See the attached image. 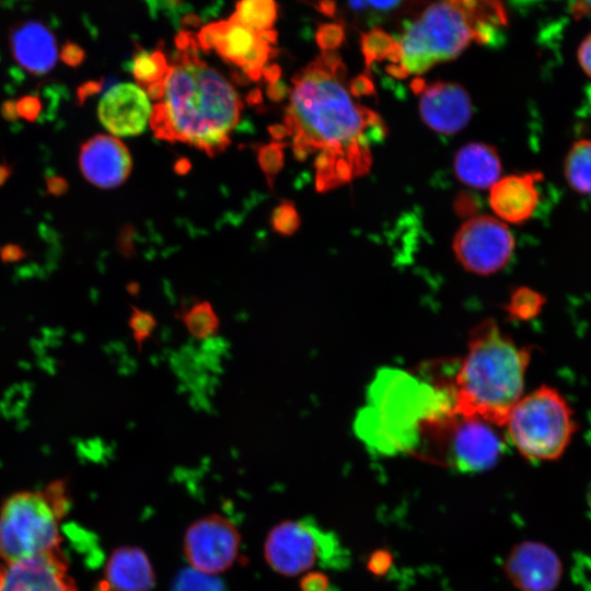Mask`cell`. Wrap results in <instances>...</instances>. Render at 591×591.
<instances>
[{
  "label": "cell",
  "instance_id": "30bf717a",
  "mask_svg": "<svg viewBox=\"0 0 591 591\" xmlns=\"http://www.w3.org/2000/svg\"><path fill=\"white\" fill-rule=\"evenodd\" d=\"M201 50H215L224 61L258 80L276 53L277 32L255 31L233 18L205 25L196 35Z\"/></svg>",
  "mask_w": 591,
  "mask_h": 591
},
{
  "label": "cell",
  "instance_id": "6da1fadb",
  "mask_svg": "<svg viewBox=\"0 0 591 591\" xmlns=\"http://www.w3.org/2000/svg\"><path fill=\"white\" fill-rule=\"evenodd\" d=\"M285 127L300 161L315 155V187L327 192L369 173L372 147L386 128L378 113L355 102L338 54L323 51L298 71L289 89Z\"/></svg>",
  "mask_w": 591,
  "mask_h": 591
},
{
  "label": "cell",
  "instance_id": "2e32d148",
  "mask_svg": "<svg viewBox=\"0 0 591 591\" xmlns=\"http://www.w3.org/2000/svg\"><path fill=\"white\" fill-rule=\"evenodd\" d=\"M80 171L91 184L100 188L121 185L132 167L126 146L115 137L96 135L80 147Z\"/></svg>",
  "mask_w": 591,
  "mask_h": 591
},
{
  "label": "cell",
  "instance_id": "484cf974",
  "mask_svg": "<svg viewBox=\"0 0 591 591\" xmlns=\"http://www.w3.org/2000/svg\"><path fill=\"white\" fill-rule=\"evenodd\" d=\"M361 47L368 66L385 59L399 61L398 42L382 30H372L363 34Z\"/></svg>",
  "mask_w": 591,
  "mask_h": 591
},
{
  "label": "cell",
  "instance_id": "9a60e30c",
  "mask_svg": "<svg viewBox=\"0 0 591 591\" xmlns=\"http://www.w3.org/2000/svg\"><path fill=\"white\" fill-rule=\"evenodd\" d=\"M151 111L150 99L143 89L126 82L106 91L99 103L97 115L111 134L127 137L146 130Z\"/></svg>",
  "mask_w": 591,
  "mask_h": 591
},
{
  "label": "cell",
  "instance_id": "7a4b0ae2",
  "mask_svg": "<svg viewBox=\"0 0 591 591\" xmlns=\"http://www.w3.org/2000/svg\"><path fill=\"white\" fill-rule=\"evenodd\" d=\"M175 46L163 95L152 106L150 126L159 139L189 143L213 157L230 144L242 111L241 99L234 86L200 58L196 36L181 32Z\"/></svg>",
  "mask_w": 591,
  "mask_h": 591
},
{
  "label": "cell",
  "instance_id": "60d3db41",
  "mask_svg": "<svg viewBox=\"0 0 591 591\" xmlns=\"http://www.w3.org/2000/svg\"><path fill=\"white\" fill-rule=\"evenodd\" d=\"M288 90L289 89L283 83L276 81L274 83H269L268 95L271 100L279 101L285 96Z\"/></svg>",
  "mask_w": 591,
  "mask_h": 591
},
{
  "label": "cell",
  "instance_id": "277c9868",
  "mask_svg": "<svg viewBox=\"0 0 591 591\" xmlns=\"http://www.w3.org/2000/svg\"><path fill=\"white\" fill-rule=\"evenodd\" d=\"M531 350L519 346L493 320L471 332L467 351L457 361L453 376L455 409L497 427L523 396Z\"/></svg>",
  "mask_w": 591,
  "mask_h": 591
},
{
  "label": "cell",
  "instance_id": "9c48e42d",
  "mask_svg": "<svg viewBox=\"0 0 591 591\" xmlns=\"http://www.w3.org/2000/svg\"><path fill=\"white\" fill-rule=\"evenodd\" d=\"M264 558L275 572L286 577L311 571L316 564L341 568L348 559L332 532L306 519L283 520L273 526L264 543Z\"/></svg>",
  "mask_w": 591,
  "mask_h": 591
},
{
  "label": "cell",
  "instance_id": "d4e9b609",
  "mask_svg": "<svg viewBox=\"0 0 591 591\" xmlns=\"http://www.w3.org/2000/svg\"><path fill=\"white\" fill-rule=\"evenodd\" d=\"M170 65L165 55L160 50L139 49L131 61V73L139 84L146 89L152 84L163 82Z\"/></svg>",
  "mask_w": 591,
  "mask_h": 591
},
{
  "label": "cell",
  "instance_id": "f546056e",
  "mask_svg": "<svg viewBox=\"0 0 591 591\" xmlns=\"http://www.w3.org/2000/svg\"><path fill=\"white\" fill-rule=\"evenodd\" d=\"M271 224L280 234H293L300 225V217L293 204L283 201L277 206L271 215Z\"/></svg>",
  "mask_w": 591,
  "mask_h": 591
},
{
  "label": "cell",
  "instance_id": "7c38bea8",
  "mask_svg": "<svg viewBox=\"0 0 591 591\" xmlns=\"http://www.w3.org/2000/svg\"><path fill=\"white\" fill-rule=\"evenodd\" d=\"M241 545L237 528L225 517L211 513L190 523L183 538V551L190 567L206 575L228 570Z\"/></svg>",
  "mask_w": 591,
  "mask_h": 591
},
{
  "label": "cell",
  "instance_id": "4dcf8cb0",
  "mask_svg": "<svg viewBox=\"0 0 591 591\" xmlns=\"http://www.w3.org/2000/svg\"><path fill=\"white\" fill-rule=\"evenodd\" d=\"M283 144L273 142L259 150L258 162L269 184L283 164Z\"/></svg>",
  "mask_w": 591,
  "mask_h": 591
},
{
  "label": "cell",
  "instance_id": "1f68e13d",
  "mask_svg": "<svg viewBox=\"0 0 591 591\" xmlns=\"http://www.w3.org/2000/svg\"><path fill=\"white\" fill-rule=\"evenodd\" d=\"M316 42L323 51H333L343 42V28L337 24H324L316 33Z\"/></svg>",
  "mask_w": 591,
  "mask_h": 591
},
{
  "label": "cell",
  "instance_id": "7402d4cb",
  "mask_svg": "<svg viewBox=\"0 0 591 591\" xmlns=\"http://www.w3.org/2000/svg\"><path fill=\"white\" fill-rule=\"evenodd\" d=\"M187 333L197 340L215 337L220 329V318L210 301L196 300L176 313Z\"/></svg>",
  "mask_w": 591,
  "mask_h": 591
},
{
  "label": "cell",
  "instance_id": "5bb4252c",
  "mask_svg": "<svg viewBox=\"0 0 591 591\" xmlns=\"http://www.w3.org/2000/svg\"><path fill=\"white\" fill-rule=\"evenodd\" d=\"M0 591H79L60 548L8 565Z\"/></svg>",
  "mask_w": 591,
  "mask_h": 591
},
{
  "label": "cell",
  "instance_id": "8d00e7d4",
  "mask_svg": "<svg viewBox=\"0 0 591 591\" xmlns=\"http://www.w3.org/2000/svg\"><path fill=\"white\" fill-rule=\"evenodd\" d=\"M577 57L581 69L591 78V33L580 43Z\"/></svg>",
  "mask_w": 591,
  "mask_h": 591
},
{
  "label": "cell",
  "instance_id": "836d02e7",
  "mask_svg": "<svg viewBox=\"0 0 591 591\" xmlns=\"http://www.w3.org/2000/svg\"><path fill=\"white\" fill-rule=\"evenodd\" d=\"M14 116H20L27 120H34L40 112V102L35 96H24L18 102H12Z\"/></svg>",
  "mask_w": 591,
  "mask_h": 591
},
{
  "label": "cell",
  "instance_id": "ffe728a7",
  "mask_svg": "<svg viewBox=\"0 0 591 591\" xmlns=\"http://www.w3.org/2000/svg\"><path fill=\"white\" fill-rule=\"evenodd\" d=\"M542 178V173L530 172L497 181L490 189V207L503 221L515 224L525 222L537 207L540 195L536 184Z\"/></svg>",
  "mask_w": 591,
  "mask_h": 591
},
{
  "label": "cell",
  "instance_id": "d590c367",
  "mask_svg": "<svg viewBox=\"0 0 591 591\" xmlns=\"http://www.w3.org/2000/svg\"><path fill=\"white\" fill-rule=\"evenodd\" d=\"M61 59L68 66H79L84 59V51L73 43H66L60 53Z\"/></svg>",
  "mask_w": 591,
  "mask_h": 591
},
{
  "label": "cell",
  "instance_id": "b9f144b4",
  "mask_svg": "<svg viewBox=\"0 0 591 591\" xmlns=\"http://www.w3.org/2000/svg\"><path fill=\"white\" fill-rule=\"evenodd\" d=\"M100 85L101 83L99 82H90L85 85H82L79 92V96L81 97V101H83L86 96L97 92Z\"/></svg>",
  "mask_w": 591,
  "mask_h": 591
},
{
  "label": "cell",
  "instance_id": "4fadbf2b",
  "mask_svg": "<svg viewBox=\"0 0 591 591\" xmlns=\"http://www.w3.org/2000/svg\"><path fill=\"white\" fill-rule=\"evenodd\" d=\"M503 569L519 591H554L563 576V563L556 552L542 542L530 540L510 549Z\"/></svg>",
  "mask_w": 591,
  "mask_h": 591
},
{
  "label": "cell",
  "instance_id": "4316f807",
  "mask_svg": "<svg viewBox=\"0 0 591 591\" xmlns=\"http://www.w3.org/2000/svg\"><path fill=\"white\" fill-rule=\"evenodd\" d=\"M170 591H225V588L218 578L192 568L176 576Z\"/></svg>",
  "mask_w": 591,
  "mask_h": 591
},
{
  "label": "cell",
  "instance_id": "44dd1931",
  "mask_svg": "<svg viewBox=\"0 0 591 591\" xmlns=\"http://www.w3.org/2000/svg\"><path fill=\"white\" fill-rule=\"evenodd\" d=\"M454 170L457 178L465 185L488 188L498 181L501 162L493 146L473 142L457 151Z\"/></svg>",
  "mask_w": 591,
  "mask_h": 591
},
{
  "label": "cell",
  "instance_id": "cb8c5ba5",
  "mask_svg": "<svg viewBox=\"0 0 591 591\" xmlns=\"http://www.w3.org/2000/svg\"><path fill=\"white\" fill-rule=\"evenodd\" d=\"M275 0H239L231 14L236 22L255 31H269L277 20Z\"/></svg>",
  "mask_w": 591,
  "mask_h": 591
},
{
  "label": "cell",
  "instance_id": "d6986e66",
  "mask_svg": "<svg viewBox=\"0 0 591 591\" xmlns=\"http://www.w3.org/2000/svg\"><path fill=\"white\" fill-rule=\"evenodd\" d=\"M157 578L147 553L137 546H121L113 551L96 591H152Z\"/></svg>",
  "mask_w": 591,
  "mask_h": 591
},
{
  "label": "cell",
  "instance_id": "5b68a950",
  "mask_svg": "<svg viewBox=\"0 0 591 591\" xmlns=\"http://www.w3.org/2000/svg\"><path fill=\"white\" fill-rule=\"evenodd\" d=\"M500 0H437L404 23L394 74H421L457 57L472 42L488 44L507 25Z\"/></svg>",
  "mask_w": 591,
  "mask_h": 591
},
{
  "label": "cell",
  "instance_id": "bcb514c9",
  "mask_svg": "<svg viewBox=\"0 0 591 591\" xmlns=\"http://www.w3.org/2000/svg\"><path fill=\"white\" fill-rule=\"evenodd\" d=\"M5 570H7V567H4V566H2V564H0V588H1L3 579H4Z\"/></svg>",
  "mask_w": 591,
  "mask_h": 591
},
{
  "label": "cell",
  "instance_id": "603a6c76",
  "mask_svg": "<svg viewBox=\"0 0 591 591\" xmlns=\"http://www.w3.org/2000/svg\"><path fill=\"white\" fill-rule=\"evenodd\" d=\"M564 175L571 189L591 195V139L572 143L564 160Z\"/></svg>",
  "mask_w": 591,
  "mask_h": 591
},
{
  "label": "cell",
  "instance_id": "f1b7e54d",
  "mask_svg": "<svg viewBox=\"0 0 591 591\" xmlns=\"http://www.w3.org/2000/svg\"><path fill=\"white\" fill-rule=\"evenodd\" d=\"M544 303L543 296L529 289L519 288L511 297L509 311L520 318H529L541 311Z\"/></svg>",
  "mask_w": 591,
  "mask_h": 591
},
{
  "label": "cell",
  "instance_id": "e0dca14e",
  "mask_svg": "<svg viewBox=\"0 0 591 591\" xmlns=\"http://www.w3.org/2000/svg\"><path fill=\"white\" fill-rule=\"evenodd\" d=\"M421 119L431 129L443 135L460 131L470 121L472 103L460 84L434 82L419 91Z\"/></svg>",
  "mask_w": 591,
  "mask_h": 591
},
{
  "label": "cell",
  "instance_id": "f6af8a7d",
  "mask_svg": "<svg viewBox=\"0 0 591 591\" xmlns=\"http://www.w3.org/2000/svg\"><path fill=\"white\" fill-rule=\"evenodd\" d=\"M587 503L591 512V483L589 484L588 489H587Z\"/></svg>",
  "mask_w": 591,
  "mask_h": 591
},
{
  "label": "cell",
  "instance_id": "7bdbcfd3",
  "mask_svg": "<svg viewBox=\"0 0 591 591\" xmlns=\"http://www.w3.org/2000/svg\"><path fill=\"white\" fill-rule=\"evenodd\" d=\"M269 130L276 139H282L283 137L288 136V131L285 125L273 126L269 128Z\"/></svg>",
  "mask_w": 591,
  "mask_h": 591
},
{
  "label": "cell",
  "instance_id": "74e56055",
  "mask_svg": "<svg viewBox=\"0 0 591 591\" xmlns=\"http://www.w3.org/2000/svg\"><path fill=\"white\" fill-rule=\"evenodd\" d=\"M349 89L352 95L360 96L363 94H369L374 91L373 84L367 76L356 77L351 83H349Z\"/></svg>",
  "mask_w": 591,
  "mask_h": 591
},
{
  "label": "cell",
  "instance_id": "3957f363",
  "mask_svg": "<svg viewBox=\"0 0 591 591\" xmlns=\"http://www.w3.org/2000/svg\"><path fill=\"white\" fill-rule=\"evenodd\" d=\"M453 413L452 375L444 368L431 363L417 374L384 369L369 389L357 431L381 453L413 454L424 432Z\"/></svg>",
  "mask_w": 591,
  "mask_h": 591
},
{
  "label": "cell",
  "instance_id": "ee69618b",
  "mask_svg": "<svg viewBox=\"0 0 591 591\" xmlns=\"http://www.w3.org/2000/svg\"><path fill=\"white\" fill-rule=\"evenodd\" d=\"M189 169V163L187 161L181 160L176 163L175 170L178 173H184Z\"/></svg>",
  "mask_w": 591,
  "mask_h": 591
},
{
  "label": "cell",
  "instance_id": "52a82bcc",
  "mask_svg": "<svg viewBox=\"0 0 591 591\" xmlns=\"http://www.w3.org/2000/svg\"><path fill=\"white\" fill-rule=\"evenodd\" d=\"M503 426L520 454L531 461L557 460L577 430L569 403L559 391L547 385L522 396Z\"/></svg>",
  "mask_w": 591,
  "mask_h": 591
},
{
  "label": "cell",
  "instance_id": "f35d334b",
  "mask_svg": "<svg viewBox=\"0 0 591 591\" xmlns=\"http://www.w3.org/2000/svg\"><path fill=\"white\" fill-rule=\"evenodd\" d=\"M363 9L372 8L378 12H389L403 3V0H361Z\"/></svg>",
  "mask_w": 591,
  "mask_h": 591
},
{
  "label": "cell",
  "instance_id": "e575fe53",
  "mask_svg": "<svg viewBox=\"0 0 591 591\" xmlns=\"http://www.w3.org/2000/svg\"><path fill=\"white\" fill-rule=\"evenodd\" d=\"M392 555L385 549L373 552L368 560V569L374 575L385 573L392 565Z\"/></svg>",
  "mask_w": 591,
  "mask_h": 591
},
{
  "label": "cell",
  "instance_id": "ab89813d",
  "mask_svg": "<svg viewBox=\"0 0 591 591\" xmlns=\"http://www.w3.org/2000/svg\"><path fill=\"white\" fill-rule=\"evenodd\" d=\"M571 10L576 19L591 14V0H576Z\"/></svg>",
  "mask_w": 591,
  "mask_h": 591
},
{
  "label": "cell",
  "instance_id": "8992f818",
  "mask_svg": "<svg viewBox=\"0 0 591 591\" xmlns=\"http://www.w3.org/2000/svg\"><path fill=\"white\" fill-rule=\"evenodd\" d=\"M69 505L61 479L7 497L0 508V559L10 565L60 548L59 523Z\"/></svg>",
  "mask_w": 591,
  "mask_h": 591
},
{
  "label": "cell",
  "instance_id": "d6a6232c",
  "mask_svg": "<svg viewBox=\"0 0 591 591\" xmlns=\"http://www.w3.org/2000/svg\"><path fill=\"white\" fill-rule=\"evenodd\" d=\"M301 591H331L329 578L321 571H308L300 580Z\"/></svg>",
  "mask_w": 591,
  "mask_h": 591
},
{
  "label": "cell",
  "instance_id": "8fae6325",
  "mask_svg": "<svg viewBox=\"0 0 591 591\" xmlns=\"http://www.w3.org/2000/svg\"><path fill=\"white\" fill-rule=\"evenodd\" d=\"M514 250L509 228L491 216L474 217L464 222L453 240L457 260L468 271L490 275L503 268Z\"/></svg>",
  "mask_w": 591,
  "mask_h": 591
},
{
  "label": "cell",
  "instance_id": "ba28073f",
  "mask_svg": "<svg viewBox=\"0 0 591 591\" xmlns=\"http://www.w3.org/2000/svg\"><path fill=\"white\" fill-rule=\"evenodd\" d=\"M495 427L484 419L455 413L427 437L417 456L464 473L488 470L503 449Z\"/></svg>",
  "mask_w": 591,
  "mask_h": 591
},
{
  "label": "cell",
  "instance_id": "ac0fdd59",
  "mask_svg": "<svg viewBox=\"0 0 591 591\" xmlns=\"http://www.w3.org/2000/svg\"><path fill=\"white\" fill-rule=\"evenodd\" d=\"M9 40L12 57L26 72L40 76L55 67L57 42L44 24L36 21L22 22L12 28Z\"/></svg>",
  "mask_w": 591,
  "mask_h": 591
},
{
  "label": "cell",
  "instance_id": "83f0119b",
  "mask_svg": "<svg viewBox=\"0 0 591 591\" xmlns=\"http://www.w3.org/2000/svg\"><path fill=\"white\" fill-rule=\"evenodd\" d=\"M127 324L138 351H141L158 326L155 316L150 311L132 305L130 308Z\"/></svg>",
  "mask_w": 591,
  "mask_h": 591
}]
</instances>
